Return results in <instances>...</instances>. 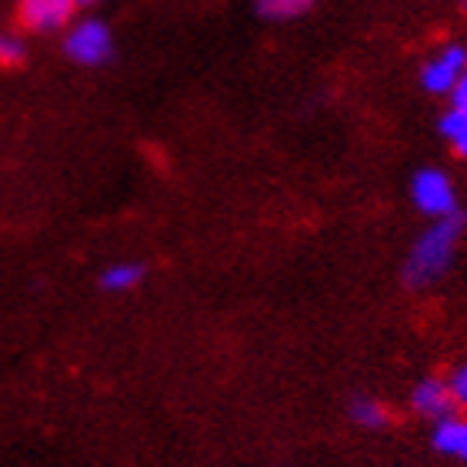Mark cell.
Returning a JSON list of instances; mask_svg holds the SVG:
<instances>
[{
	"label": "cell",
	"instance_id": "6da1fadb",
	"mask_svg": "<svg viewBox=\"0 0 467 467\" xmlns=\"http://www.w3.org/2000/svg\"><path fill=\"white\" fill-rule=\"evenodd\" d=\"M461 234H464L461 211L451 217H441V221H431L428 231L410 244L408 261H404V284L408 287H428V284L441 281L454 264Z\"/></svg>",
	"mask_w": 467,
	"mask_h": 467
},
{
	"label": "cell",
	"instance_id": "7a4b0ae2",
	"mask_svg": "<svg viewBox=\"0 0 467 467\" xmlns=\"http://www.w3.org/2000/svg\"><path fill=\"white\" fill-rule=\"evenodd\" d=\"M64 54L80 67H100L114 57V34L100 17L74 20L64 34Z\"/></svg>",
	"mask_w": 467,
	"mask_h": 467
},
{
	"label": "cell",
	"instance_id": "3957f363",
	"mask_svg": "<svg viewBox=\"0 0 467 467\" xmlns=\"http://www.w3.org/2000/svg\"><path fill=\"white\" fill-rule=\"evenodd\" d=\"M410 201L431 221L458 214V187L441 167H420L418 174L410 177Z\"/></svg>",
	"mask_w": 467,
	"mask_h": 467
},
{
	"label": "cell",
	"instance_id": "277c9868",
	"mask_svg": "<svg viewBox=\"0 0 467 467\" xmlns=\"http://www.w3.org/2000/svg\"><path fill=\"white\" fill-rule=\"evenodd\" d=\"M467 74V47L461 44H448L438 54H431L420 67V88L434 94V98H448L454 84Z\"/></svg>",
	"mask_w": 467,
	"mask_h": 467
},
{
	"label": "cell",
	"instance_id": "5b68a950",
	"mask_svg": "<svg viewBox=\"0 0 467 467\" xmlns=\"http://www.w3.org/2000/svg\"><path fill=\"white\" fill-rule=\"evenodd\" d=\"M74 0H17L20 24L34 34H57L74 24Z\"/></svg>",
	"mask_w": 467,
	"mask_h": 467
},
{
	"label": "cell",
	"instance_id": "8992f818",
	"mask_svg": "<svg viewBox=\"0 0 467 467\" xmlns=\"http://www.w3.org/2000/svg\"><path fill=\"white\" fill-rule=\"evenodd\" d=\"M410 410L418 418L438 424V420L458 414V404L451 398V388L444 378H420L414 388H410Z\"/></svg>",
	"mask_w": 467,
	"mask_h": 467
},
{
	"label": "cell",
	"instance_id": "52a82bcc",
	"mask_svg": "<svg viewBox=\"0 0 467 467\" xmlns=\"http://www.w3.org/2000/svg\"><path fill=\"white\" fill-rule=\"evenodd\" d=\"M431 444L444 458H454L461 464H467V418L451 414V418L438 420L434 431H431Z\"/></svg>",
	"mask_w": 467,
	"mask_h": 467
},
{
	"label": "cell",
	"instance_id": "ba28073f",
	"mask_svg": "<svg viewBox=\"0 0 467 467\" xmlns=\"http://www.w3.org/2000/svg\"><path fill=\"white\" fill-rule=\"evenodd\" d=\"M348 418L364 431H384L390 424V410L384 400L370 398V394H358L348 404Z\"/></svg>",
	"mask_w": 467,
	"mask_h": 467
},
{
	"label": "cell",
	"instance_id": "9c48e42d",
	"mask_svg": "<svg viewBox=\"0 0 467 467\" xmlns=\"http://www.w3.org/2000/svg\"><path fill=\"white\" fill-rule=\"evenodd\" d=\"M140 281H144V267L137 261H117L110 267H104V274H100V287L114 294L134 291Z\"/></svg>",
	"mask_w": 467,
	"mask_h": 467
},
{
	"label": "cell",
	"instance_id": "30bf717a",
	"mask_svg": "<svg viewBox=\"0 0 467 467\" xmlns=\"http://www.w3.org/2000/svg\"><path fill=\"white\" fill-rule=\"evenodd\" d=\"M311 7L314 0H257V14L264 20H294Z\"/></svg>",
	"mask_w": 467,
	"mask_h": 467
},
{
	"label": "cell",
	"instance_id": "8fae6325",
	"mask_svg": "<svg viewBox=\"0 0 467 467\" xmlns=\"http://www.w3.org/2000/svg\"><path fill=\"white\" fill-rule=\"evenodd\" d=\"M441 134L448 137L451 147H454L461 157H467V110L451 108L448 114L441 117Z\"/></svg>",
	"mask_w": 467,
	"mask_h": 467
},
{
	"label": "cell",
	"instance_id": "7c38bea8",
	"mask_svg": "<svg viewBox=\"0 0 467 467\" xmlns=\"http://www.w3.org/2000/svg\"><path fill=\"white\" fill-rule=\"evenodd\" d=\"M24 60H27V47H24V40L0 30V67H20Z\"/></svg>",
	"mask_w": 467,
	"mask_h": 467
},
{
	"label": "cell",
	"instance_id": "4fadbf2b",
	"mask_svg": "<svg viewBox=\"0 0 467 467\" xmlns=\"http://www.w3.org/2000/svg\"><path fill=\"white\" fill-rule=\"evenodd\" d=\"M448 388H451L454 404H458V410H467V360L448 374Z\"/></svg>",
	"mask_w": 467,
	"mask_h": 467
},
{
	"label": "cell",
	"instance_id": "5bb4252c",
	"mask_svg": "<svg viewBox=\"0 0 467 467\" xmlns=\"http://www.w3.org/2000/svg\"><path fill=\"white\" fill-rule=\"evenodd\" d=\"M448 98H451V108H458V110H467V74H464V78L458 80V84H454V90H451Z\"/></svg>",
	"mask_w": 467,
	"mask_h": 467
},
{
	"label": "cell",
	"instance_id": "9a60e30c",
	"mask_svg": "<svg viewBox=\"0 0 467 467\" xmlns=\"http://www.w3.org/2000/svg\"><path fill=\"white\" fill-rule=\"evenodd\" d=\"M78 7H98V4H104V0H74Z\"/></svg>",
	"mask_w": 467,
	"mask_h": 467
}]
</instances>
